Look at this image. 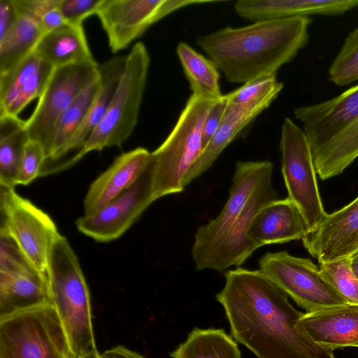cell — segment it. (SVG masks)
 <instances>
[{
	"instance_id": "obj_6",
	"label": "cell",
	"mask_w": 358,
	"mask_h": 358,
	"mask_svg": "<svg viewBox=\"0 0 358 358\" xmlns=\"http://www.w3.org/2000/svg\"><path fill=\"white\" fill-rule=\"evenodd\" d=\"M150 58L146 46L137 42L127 56L125 69L108 110L81 150L64 166L78 162L88 152L117 147L127 141L138 120Z\"/></svg>"
},
{
	"instance_id": "obj_35",
	"label": "cell",
	"mask_w": 358,
	"mask_h": 358,
	"mask_svg": "<svg viewBox=\"0 0 358 358\" xmlns=\"http://www.w3.org/2000/svg\"><path fill=\"white\" fill-rule=\"evenodd\" d=\"M59 0H13L19 16L31 17L40 23L42 17L58 6Z\"/></svg>"
},
{
	"instance_id": "obj_32",
	"label": "cell",
	"mask_w": 358,
	"mask_h": 358,
	"mask_svg": "<svg viewBox=\"0 0 358 358\" xmlns=\"http://www.w3.org/2000/svg\"><path fill=\"white\" fill-rule=\"evenodd\" d=\"M283 83L276 78V75L265 76L243 84L238 89L223 94L229 103L243 104L259 100L269 93L282 90Z\"/></svg>"
},
{
	"instance_id": "obj_12",
	"label": "cell",
	"mask_w": 358,
	"mask_h": 358,
	"mask_svg": "<svg viewBox=\"0 0 358 358\" xmlns=\"http://www.w3.org/2000/svg\"><path fill=\"white\" fill-rule=\"evenodd\" d=\"M206 0H103L97 10L112 52L127 48L166 15Z\"/></svg>"
},
{
	"instance_id": "obj_5",
	"label": "cell",
	"mask_w": 358,
	"mask_h": 358,
	"mask_svg": "<svg viewBox=\"0 0 358 358\" xmlns=\"http://www.w3.org/2000/svg\"><path fill=\"white\" fill-rule=\"evenodd\" d=\"M215 101L192 94L171 133L151 152L150 168L154 201L183 192L184 178L203 150V124Z\"/></svg>"
},
{
	"instance_id": "obj_24",
	"label": "cell",
	"mask_w": 358,
	"mask_h": 358,
	"mask_svg": "<svg viewBox=\"0 0 358 358\" xmlns=\"http://www.w3.org/2000/svg\"><path fill=\"white\" fill-rule=\"evenodd\" d=\"M126 60L127 56H115L99 64V90L83 123L65 147L62 154L63 162L68 154L74 152V156L81 150L90 134L102 120L119 85L125 69ZM63 162L61 161V165Z\"/></svg>"
},
{
	"instance_id": "obj_23",
	"label": "cell",
	"mask_w": 358,
	"mask_h": 358,
	"mask_svg": "<svg viewBox=\"0 0 358 358\" xmlns=\"http://www.w3.org/2000/svg\"><path fill=\"white\" fill-rule=\"evenodd\" d=\"M48 303V279L30 264L0 270V318Z\"/></svg>"
},
{
	"instance_id": "obj_22",
	"label": "cell",
	"mask_w": 358,
	"mask_h": 358,
	"mask_svg": "<svg viewBox=\"0 0 358 358\" xmlns=\"http://www.w3.org/2000/svg\"><path fill=\"white\" fill-rule=\"evenodd\" d=\"M358 8V0H239L236 13L253 22L312 15L337 16Z\"/></svg>"
},
{
	"instance_id": "obj_3",
	"label": "cell",
	"mask_w": 358,
	"mask_h": 358,
	"mask_svg": "<svg viewBox=\"0 0 358 358\" xmlns=\"http://www.w3.org/2000/svg\"><path fill=\"white\" fill-rule=\"evenodd\" d=\"M293 113L303 124L321 180L341 174L358 157V84Z\"/></svg>"
},
{
	"instance_id": "obj_1",
	"label": "cell",
	"mask_w": 358,
	"mask_h": 358,
	"mask_svg": "<svg viewBox=\"0 0 358 358\" xmlns=\"http://www.w3.org/2000/svg\"><path fill=\"white\" fill-rule=\"evenodd\" d=\"M224 276L216 299L233 337L257 358H336L302 330L299 321L303 313L259 269L237 267Z\"/></svg>"
},
{
	"instance_id": "obj_9",
	"label": "cell",
	"mask_w": 358,
	"mask_h": 358,
	"mask_svg": "<svg viewBox=\"0 0 358 358\" xmlns=\"http://www.w3.org/2000/svg\"><path fill=\"white\" fill-rule=\"evenodd\" d=\"M279 148L288 198L297 206L310 230L327 213L320 195L310 144L303 129L289 117L282 124Z\"/></svg>"
},
{
	"instance_id": "obj_16",
	"label": "cell",
	"mask_w": 358,
	"mask_h": 358,
	"mask_svg": "<svg viewBox=\"0 0 358 358\" xmlns=\"http://www.w3.org/2000/svg\"><path fill=\"white\" fill-rule=\"evenodd\" d=\"M301 240L320 264L351 257L358 250V196L341 209L327 213Z\"/></svg>"
},
{
	"instance_id": "obj_26",
	"label": "cell",
	"mask_w": 358,
	"mask_h": 358,
	"mask_svg": "<svg viewBox=\"0 0 358 358\" xmlns=\"http://www.w3.org/2000/svg\"><path fill=\"white\" fill-rule=\"evenodd\" d=\"M176 52L192 94L209 101L221 99L223 94L219 83L220 73L214 62L185 42L178 44Z\"/></svg>"
},
{
	"instance_id": "obj_4",
	"label": "cell",
	"mask_w": 358,
	"mask_h": 358,
	"mask_svg": "<svg viewBox=\"0 0 358 358\" xmlns=\"http://www.w3.org/2000/svg\"><path fill=\"white\" fill-rule=\"evenodd\" d=\"M48 278L51 303L76 358L96 350L88 287L73 250L62 234L50 252Z\"/></svg>"
},
{
	"instance_id": "obj_15",
	"label": "cell",
	"mask_w": 358,
	"mask_h": 358,
	"mask_svg": "<svg viewBox=\"0 0 358 358\" xmlns=\"http://www.w3.org/2000/svg\"><path fill=\"white\" fill-rule=\"evenodd\" d=\"M278 199L279 196L272 185V178L260 185L220 241L194 262L195 268L222 272L231 266L239 267L243 264L258 249L248 236L254 217L265 205Z\"/></svg>"
},
{
	"instance_id": "obj_39",
	"label": "cell",
	"mask_w": 358,
	"mask_h": 358,
	"mask_svg": "<svg viewBox=\"0 0 358 358\" xmlns=\"http://www.w3.org/2000/svg\"><path fill=\"white\" fill-rule=\"evenodd\" d=\"M99 358H145V357L124 346L117 345L100 354Z\"/></svg>"
},
{
	"instance_id": "obj_8",
	"label": "cell",
	"mask_w": 358,
	"mask_h": 358,
	"mask_svg": "<svg viewBox=\"0 0 358 358\" xmlns=\"http://www.w3.org/2000/svg\"><path fill=\"white\" fill-rule=\"evenodd\" d=\"M0 213V236L12 239L33 268L48 278L50 252L61 235L52 218L14 188L1 185Z\"/></svg>"
},
{
	"instance_id": "obj_14",
	"label": "cell",
	"mask_w": 358,
	"mask_h": 358,
	"mask_svg": "<svg viewBox=\"0 0 358 358\" xmlns=\"http://www.w3.org/2000/svg\"><path fill=\"white\" fill-rule=\"evenodd\" d=\"M154 201L149 164L133 185L95 213L79 217L76 226L96 241L110 242L124 234Z\"/></svg>"
},
{
	"instance_id": "obj_13",
	"label": "cell",
	"mask_w": 358,
	"mask_h": 358,
	"mask_svg": "<svg viewBox=\"0 0 358 358\" xmlns=\"http://www.w3.org/2000/svg\"><path fill=\"white\" fill-rule=\"evenodd\" d=\"M273 164L268 160L236 162L229 197L221 212L201 226L194 235L193 262L213 248L242 213L249 199L264 181L272 178Z\"/></svg>"
},
{
	"instance_id": "obj_42",
	"label": "cell",
	"mask_w": 358,
	"mask_h": 358,
	"mask_svg": "<svg viewBox=\"0 0 358 358\" xmlns=\"http://www.w3.org/2000/svg\"><path fill=\"white\" fill-rule=\"evenodd\" d=\"M351 258L358 259V250L351 257Z\"/></svg>"
},
{
	"instance_id": "obj_21",
	"label": "cell",
	"mask_w": 358,
	"mask_h": 358,
	"mask_svg": "<svg viewBox=\"0 0 358 358\" xmlns=\"http://www.w3.org/2000/svg\"><path fill=\"white\" fill-rule=\"evenodd\" d=\"M308 230L300 210L287 197L262 207L252 221L248 236L259 248L302 239Z\"/></svg>"
},
{
	"instance_id": "obj_25",
	"label": "cell",
	"mask_w": 358,
	"mask_h": 358,
	"mask_svg": "<svg viewBox=\"0 0 358 358\" xmlns=\"http://www.w3.org/2000/svg\"><path fill=\"white\" fill-rule=\"evenodd\" d=\"M34 52L53 68L96 62L83 26L66 24L44 34Z\"/></svg>"
},
{
	"instance_id": "obj_33",
	"label": "cell",
	"mask_w": 358,
	"mask_h": 358,
	"mask_svg": "<svg viewBox=\"0 0 358 358\" xmlns=\"http://www.w3.org/2000/svg\"><path fill=\"white\" fill-rule=\"evenodd\" d=\"M46 156L43 146L38 142H27L15 184L27 185L40 176Z\"/></svg>"
},
{
	"instance_id": "obj_28",
	"label": "cell",
	"mask_w": 358,
	"mask_h": 358,
	"mask_svg": "<svg viewBox=\"0 0 358 358\" xmlns=\"http://www.w3.org/2000/svg\"><path fill=\"white\" fill-rule=\"evenodd\" d=\"M172 358H241L236 343L223 329H194Z\"/></svg>"
},
{
	"instance_id": "obj_36",
	"label": "cell",
	"mask_w": 358,
	"mask_h": 358,
	"mask_svg": "<svg viewBox=\"0 0 358 358\" xmlns=\"http://www.w3.org/2000/svg\"><path fill=\"white\" fill-rule=\"evenodd\" d=\"M227 106V101L223 95L216 101L208 112L202 129L203 149L209 142L218 129Z\"/></svg>"
},
{
	"instance_id": "obj_29",
	"label": "cell",
	"mask_w": 358,
	"mask_h": 358,
	"mask_svg": "<svg viewBox=\"0 0 358 358\" xmlns=\"http://www.w3.org/2000/svg\"><path fill=\"white\" fill-rule=\"evenodd\" d=\"M43 34L38 21L19 16L10 31L0 41V74L12 69L32 53Z\"/></svg>"
},
{
	"instance_id": "obj_41",
	"label": "cell",
	"mask_w": 358,
	"mask_h": 358,
	"mask_svg": "<svg viewBox=\"0 0 358 358\" xmlns=\"http://www.w3.org/2000/svg\"><path fill=\"white\" fill-rule=\"evenodd\" d=\"M353 271L358 278V259L351 258Z\"/></svg>"
},
{
	"instance_id": "obj_43",
	"label": "cell",
	"mask_w": 358,
	"mask_h": 358,
	"mask_svg": "<svg viewBox=\"0 0 358 358\" xmlns=\"http://www.w3.org/2000/svg\"><path fill=\"white\" fill-rule=\"evenodd\" d=\"M355 347H357L358 348V344H357Z\"/></svg>"
},
{
	"instance_id": "obj_37",
	"label": "cell",
	"mask_w": 358,
	"mask_h": 358,
	"mask_svg": "<svg viewBox=\"0 0 358 358\" xmlns=\"http://www.w3.org/2000/svg\"><path fill=\"white\" fill-rule=\"evenodd\" d=\"M18 17L13 0H0V41L10 31Z\"/></svg>"
},
{
	"instance_id": "obj_11",
	"label": "cell",
	"mask_w": 358,
	"mask_h": 358,
	"mask_svg": "<svg viewBox=\"0 0 358 358\" xmlns=\"http://www.w3.org/2000/svg\"><path fill=\"white\" fill-rule=\"evenodd\" d=\"M98 66L95 62L54 69L33 113L25 123L29 139L43 146L45 156L57 121L78 95L99 78Z\"/></svg>"
},
{
	"instance_id": "obj_19",
	"label": "cell",
	"mask_w": 358,
	"mask_h": 358,
	"mask_svg": "<svg viewBox=\"0 0 358 358\" xmlns=\"http://www.w3.org/2000/svg\"><path fill=\"white\" fill-rule=\"evenodd\" d=\"M150 159L151 152L140 147L117 157L90 185L83 202L84 215L95 213L133 185Z\"/></svg>"
},
{
	"instance_id": "obj_20",
	"label": "cell",
	"mask_w": 358,
	"mask_h": 358,
	"mask_svg": "<svg viewBox=\"0 0 358 358\" xmlns=\"http://www.w3.org/2000/svg\"><path fill=\"white\" fill-rule=\"evenodd\" d=\"M299 325L317 345L334 351L358 344V305L346 303L303 313Z\"/></svg>"
},
{
	"instance_id": "obj_27",
	"label": "cell",
	"mask_w": 358,
	"mask_h": 358,
	"mask_svg": "<svg viewBox=\"0 0 358 358\" xmlns=\"http://www.w3.org/2000/svg\"><path fill=\"white\" fill-rule=\"evenodd\" d=\"M26 121L0 117V185L14 188L24 149L29 141Z\"/></svg>"
},
{
	"instance_id": "obj_17",
	"label": "cell",
	"mask_w": 358,
	"mask_h": 358,
	"mask_svg": "<svg viewBox=\"0 0 358 358\" xmlns=\"http://www.w3.org/2000/svg\"><path fill=\"white\" fill-rule=\"evenodd\" d=\"M55 68L33 52L8 71L0 74V117H18L43 94Z\"/></svg>"
},
{
	"instance_id": "obj_2",
	"label": "cell",
	"mask_w": 358,
	"mask_h": 358,
	"mask_svg": "<svg viewBox=\"0 0 358 358\" xmlns=\"http://www.w3.org/2000/svg\"><path fill=\"white\" fill-rule=\"evenodd\" d=\"M310 17L255 22L241 27H226L197 37L196 43L226 80L243 85L276 75L308 43Z\"/></svg>"
},
{
	"instance_id": "obj_18",
	"label": "cell",
	"mask_w": 358,
	"mask_h": 358,
	"mask_svg": "<svg viewBox=\"0 0 358 358\" xmlns=\"http://www.w3.org/2000/svg\"><path fill=\"white\" fill-rule=\"evenodd\" d=\"M276 90L262 99L243 104L227 102L221 123L183 180L185 187L206 172L222 151L278 97Z\"/></svg>"
},
{
	"instance_id": "obj_31",
	"label": "cell",
	"mask_w": 358,
	"mask_h": 358,
	"mask_svg": "<svg viewBox=\"0 0 358 358\" xmlns=\"http://www.w3.org/2000/svg\"><path fill=\"white\" fill-rule=\"evenodd\" d=\"M323 277L349 304L358 305V278L351 257L320 264Z\"/></svg>"
},
{
	"instance_id": "obj_40",
	"label": "cell",
	"mask_w": 358,
	"mask_h": 358,
	"mask_svg": "<svg viewBox=\"0 0 358 358\" xmlns=\"http://www.w3.org/2000/svg\"><path fill=\"white\" fill-rule=\"evenodd\" d=\"M100 354L97 350H94L80 358H99Z\"/></svg>"
},
{
	"instance_id": "obj_30",
	"label": "cell",
	"mask_w": 358,
	"mask_h": 358,
	"mask_svg": "<svg viewBox=\"0 0 358 358\" xmlns=\"http://www.w3.org/2000/svg\"><path fill=\"white\" fill-rule=\"evenodd\" d=\"M329 80L338 86L358 81V27L350 31L328 69Z\"/></svg>"
},
{
	"instance_id": "obj_34",
	"label": "cell",
	"mask_w": 358,
	"mask_h": 358,
	"mask_svg": "<svg viewBox=\"0 0 358 358\" xmlns=\"http://www.w3.org/2000/svg\"><path fill=\"white\" fill-rule=\"evenodd\" d=\"M103 0H59L58 9L66 24L83 26V22L96 15Z\"/></svg>"
},
{
	"instance_id": "obj_38",
	"label": "cell",
	"mask_w": 358,
	"mask_h": 358,
	"mask_svg": "<svg viewBox=\"0 0 358 358\" xmlns=\"http://www.w3.org/2000/svg\"><path fill=\"white\" fill-rule=\"evenodd\" d=\"M66 24L58 6L48 11L40 21L44 34L55 30Z\"/></svg>"
},
{
	"instance_id": "obj_7",
	"label": "cell",
	"mask_w": 358,
	"mask_h": 358,
	"mask_svg": "<svg viewBox=\"0 0 358 358\" xmlns=\"http://www.w3.org/2000/svg\"><path fill=\"white\" fill-rule=\"evenodd\" d=\"M0 358H76L52 303L0 318Z\"/></svg>"
},
{
	"instance_id": "obj_10",
	"label": "cell",
	"mask_w": 358,
	"mask_h": 358,
	"mask_svg": "<svg viewBox=\"0 0 358 358\" xmlns=\"http://www.w3.org/2000/svg\"><path fill=\"white\" fill-rule=\"evenodd\" d=\"M258 264L259 270L307 313L348 303L309 259L284 250L266 252Z\"/></svg>"
}]
</instances>
